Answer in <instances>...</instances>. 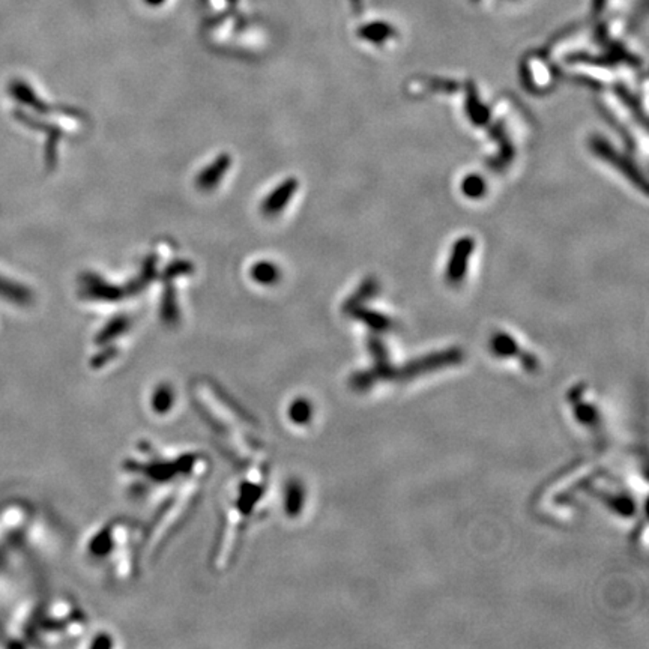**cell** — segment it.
<instances>
[{
	"instance_id": "cell-2",
	"label": "cell",
	"mask_w": 649,
	"mask_h": 649,
	"mask_svg": "<svg viewBox=\"0 0 649 649\" xmlns=\"http://www.w3.org/2000/svg\"><path fill=\"white\" fill-rule=\"evenodd\" d=\"M278 271L275 269V266L272 263H259L256 268L253 271V275L256 280L262 283H271L275 280Z\"/></svg>"
},
{
	"instance_id": "cell-4",
	"label": "cell",
	"mask_w": 649,
	"mask_h": 649,
	"mask_svg": "<svg viewBox=\"0 0 649 649\" xmlns=\"http://www.w3.org/2000/svg\"><path fill=\"white\" fill-rule=\"evenodd\" d=\"M465 191L469 195L483 194V179L480 178H468L465 182Z\"/></svg>"
},
{
	"instance_id": "cell-3",
	"label": "cell",
	"mask_w": 649,
	"mask_h": 649,
	"mask_svg": "<svg viewBox=\"0 0 649 649\" xmlns=\"http://www.w3.org/2000/svg\"><path fill=\"white\" fill-rule=\"evenodd\" d=\"M291 194H292V185H291V187H289V185H286L284 190H283L281 193L275 194V195L272 197V199L269 200L271 205H268V207H269V210H272V211L280 210V207H283V200H286L287 197H291Z\"/></svg>"
},
{
	"instance_id": "cell-1",
	"label": "cell",
	"mask_w": 649,
	"mask_h": 649,
	"mask_svg": "<svg viewBox=\"0 0 649 649\" xmlns=\"http://www.w3.org/2000/svg\"><path fill=\"white\" fill-rule=\"evenodd\" d=\"M471 250H472V239H461L457 243L454 248L453 259H451L449 269H448L449 280L459 281L461 280L463 275H465V271H466L465 263H466L468 256L471 254Z\"/></svg>"
}]
</instances>
